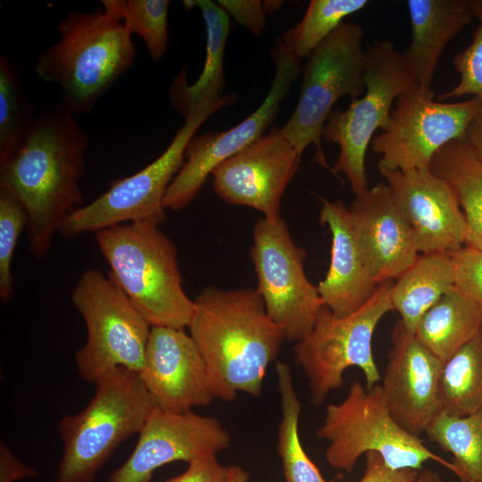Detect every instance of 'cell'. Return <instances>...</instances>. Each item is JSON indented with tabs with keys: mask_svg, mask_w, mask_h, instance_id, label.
<instances>
[{
	"mask_svg": "<svg viewBox=\"0 0 482 482\" xmlns=\"http://www.w3.org/2000/svg\"><path fill=\"white\" fill-rule=\"evenodd\" d=\"M88 137L62 106L37 112L20 148L0 162V187L22 204L30 253L46 257L64 221L85 204L80 180Z\"/></svg>",
	"mask_w": 482,
	"mask_h": 482,
	"instance_id": "6da1fadb",
	"label": "cell"
},
{
	"mask_svg": "<svg viewBox=\"0 0 482 482\" xmlns=\"http://www.w3.org/2000/svg\"><path fill=\"white\" fill-rule=\"evenodd\" d=\"M187 328L207 368L215 398L262 394L269 365L286 338L256 289L204 288Z\"/></svg>",
	"mask_w": 482,
	"mask_h": 482,
	"instance_id": "7a4b0ae2",
	"label": "cell"
},
{
	"mask_svg": "<svg viewBox=\"0 0 482 482\" xmlns=\"http://www.w3.org/2000/svg\"><path fill=\"white\" fill-rule=\"evenodd\" d=\"M59 40L37 54L39 79L56 84L61 106L88 114L114 82L134 63L132 35L103 6L71 12L58 25Z\"/></svg>",
	"mask_w": 482,
	"mask_h": 482,
	"instance_id": "3957f363",
	"label": "cell"
},
{
	"mask_svg": "<svg viewBox=\"0 0 482 482\" xmlns=\"http://www.w3.org/2000/svg\"><path fill=\"white\" fill-rule=\"evenodd\" d=\"M159 223L137 220L96 232L108 276L151 327L185 328L195 303L186 294L177 248Z\"/></svg>",
	"mask_w": 482,
	"mask_h": 482,
	"instance_id": "277c9868",
	"label": "cell"
},
{
	"mask_svg": "<svg viewBox=\"0 0 482 482\" xmlns=\"http://www.w3.org/2000/svg\"><path fill=\"white\" fill-rule=\"evenodd\" d=\"M94 385L87 405L59 421L62 453L54 482H95L117 447L139 433L156 407L136 371L117 368Z\"/></svg>",
	"mask_w": 482,
	"mask_h": 482,
	"instance_id": "5b68a950",
	"label": "cell"
},
{
	"mask_svg": "<svg viewBox=\"0 0 482 482\" xmlns=\"http://www.w3.org/2000/svg\"><path fill=\"white\" fill-rule=\"evenodd\" d=\"M317 436L327 440L325 458L334 469L352 472L359 458L377 453L395 470H422L433 461L458 476L456 466L402 428L391 415L379 384L370 388L353 382L345 399L329 403Z\"/></svg>",
	"mask_w": 482,
	"mask_h": 482,
	"instance_id": "8992f818",
	"label": "cell"
},
{
	"mask_svg": "<svg viewBox=\"0 0 482 482\" xmlns=\"http://www.w3.org/2000/svg\"><path fill=\"white\" fill-rule=\"evenodd\" d=\"M365 91L345 110L335 109L322 129V138L339 146L331 171L343 173L355 196L368 189L365 157L372 137L383 129L402 94L419 88L403 53L387 39L366 47Z\"/></svg>",
	"mask_w": 482,
	"mask_h": 482,
	"instance_id": "52a82bcc",
	"label": "cell"
},
{
	"mask_svg": "<svg viewBox=\"0 0 482 482\" xmlns=\"http://www.w3.org/2000/svg\"><path fill=\"white\" fill-rule=\"evenodd\" d=\"M71 299L87 329L74 355L80 378L94 384L117 368L139 373L152 327L108 274L86 270Z\"/></svg>",
	"mask_w": 482,
	"mask_h": 482,
	"instance_id": "ba28073f",
	"label": "cell"
},
{
	"mask_svg": "<svg viewBox=\"0 0 482 482\" xmlns=\"http://www.w3.org/2000/svg\"><path fill=\"white\" fill-rule=\"evenodd\" d=\"M393 282L378 285L363 306L345 317H336L323 304L312 331L295 344V361L307 378L314 405H321L332 390L344 385V373L348 368L357 367L362 370L367 388L380 380L372 338L379 321L393 311L390 301Z\"/></svg>",
	"mask_w": 482,
	"mask_h": 482,
	"instance_id": "9c48e42d",
	"label": "cell"
},
{
	"mask_svg": "<svg viewBox=\"0 0 482 482\" xmlns=\"http://www.w3.org/2000/svg\"><path fill=\"white\" fill-rule=\"evenodd\" d=\"M363 40L360 24L343 22L312 52L303 69L296 107L280 129L301 156L312 144L315 161L328 169L321 147L322 129L339 98L347 96L352 101L365 91Z\"/></svg>",
	"mask_w": 482,
	"mask_h": 482,
	"instance_id": "30bf717a",
	"label": "cell"
},
{
	"mask_svg": "<svg viewBox=\"0 0 482 482\" xmlns=\"http://www.w3.org/2000/svg\"><path fill=\"white\" fill-rule=\"evenodd\" d=\"M235 99L233 95L223 96L197 109L185 119L162 154L137 173L113 182L100 196L75 211L64 221L59 234L64 238H74L131 221L163 222L166 219L163 200L185 162L188 142L210 116Z\"/></svg>",
	"mask_w": 482,
	"mask_h": 482,
	"instance_id": "8fae6325",
	"label": "cell"
},
{
	"mask_svg": "<svg viewBox=\"0 0 482 482\" xmlns=\"http://www.w3.org/2000/svg\"><path fill=\"white\" fill-rule=\"evenodd\" d=\"M250 257L257 275L256 290L268 314L283 328L287 340H303L312 331L323 302L304 272L306 252L295 245L281 217L255 222Z\"/></svg>",
	"mask_w": 482,
	"mask_h": 482,
	"instance_id": "7c38bea8",
	"label": "cell"
},
{
	"mask_svg": "<svg viewBox=\"0 0 482 482\" xmlns=\"http://www.w3.org/2000/svg\"><path fill=\"white\" fill-rule=\"evenodd\" d=\"M481 107L479 97L444 103L434 99L432 90L416 88L402 94L386 126L371 141V150L380 156L378 170L429 168L445 145L465 137Z\"/></svg>",
	"mask_w": 482,
	"mask_h": 482,
	"instance_id": "4fadbf2b",
	"label": "cell"
},
{
	"mask_svg": "<svg viewBox=\"0 0 482 482\" xmlns=\"http://www.w3.org/2000/svg\"><path fill=\"white\" fill-rule=\"evenodd\" d=\"M271 54L274 76L263 102L235 127L222 132L209 131L190 139L185 151V162L165 195V209L178 211L190 204L219 164L262 136L274 121L281 101L301 72V60L279 37Z\"/></svg>",
	"mask_w": 482,
	"mask_h": 482,
	"instance_id": "5bb4252c",
	"label": "cell"
},
{
	"mask_svg": "<svg viewBox=\"0 0 482 482\" xmlns=\"http://www.w3.org/2000/svg\"><path fill=\"white\" fill-rule=\"evenodd\" d=\"M301 158L274 127L213 170V189L230 204L252 207L267 219L279 218L281 197Z\"/></svg>",
	"mask_w": 482,
	"mask_h": 482,
	"instance_id": "9a60e30c",
	"label": "cell"
},
{
	"mask_svg": "<svg viewBox=\"0 0 482 482\" xmlns=\"http://www.w3.org/2000/svg\"><path fill=\"white\" fill-rule=\"evenodd\" d=\"M230 441L229 433L214 417L155 407L139 431L133 452L111 473L108 482H150L160 467L217 454L226 450Z\"/></svg>",
	"mask_w": 482,
	"mask_h": 482,
	"instance_id": "2e32d148",
	"label": "cell"
},
{
	"mask_svg": "<svg viewBox=\"0 0 482 482\" xmlns=\"http://www.w3.org/2000/svg\"><path fill=\"white\" fill-rule=\"evenodd\" d=\"M411 229L420 253H449L465 245L467 224L452 187L429 168L378 170Z\"/></svg>",
	"mask_w": 482,
	"mask_h": 482,
	"instance_id": "e0dca14e",
	"label": "cell"
},
{
	"mask_svg": "<svg viewBox=\"0 0 482 482\" xmlns=\"http://www.w3.org/2000/svg\"><path fill=\"white\" fill-rule=\"evenodd\" d=\"M156 407L185 413L214 399L204 361L184 328L152 327L138 373Z\"/></svg>",
	"mask_w": 482,
	"mask_h": 482,
	"instance_id": "ac0fdd59",
	"label": "cell"
},
{
	"mask_svg": "<svg viewBox=\"0 0 482 482\" xmlns=\"http://www.w3.org/2000/svg\"><path fill=\"white\" fill-rule=\"evenodd\" d=\"M381 388L391 415L406 431L420 436L440 411L438 398L443 362L423 346L398 320Z\"/></svg>",
	"mask_w": 482,
	"mask_h": 482,
	"instance_id": "d6986e66",
	"label": "cell"
},
{
	"mask_svg": "<svg viewBox=\"0 0 482 482\" xmlns=\"http://www.w3.org/2000/svg\"><path fill=\"white\" fill-rule=\"evenodd\" d=\"M359 242L378 285L395 280L420 255L391 189L380 183L348 207Z\"/></svg>",
	"mask_w": 482,
	"mask_h": 482,
	"instance_id": "ffe728a7",
	"label": "cell"
},
{
	"mask_svg": "<svg viewBox=\"0 0 482 482\" xmlns=\"http://www.w3.org/2000/svg\"><path fill=\"white\" fill-rule=\"evenodd\" d=\"M320 221L331 234L330 262L317 285L320 296L336 317L347 316L363 306L378 283L355 232L348 207L342 200L321 198Z\"/></svg>",
	"mask_w": 482,
	"mask_h": 482,
	"instance_id": "44dd1931",
	"label": "cell"
},
{
	"mask_svg": "<svg viewBox=\"0 0 482 482\" xmlns=\"http://www.w3.org/2000/svg\"><path fill=\"white\" fill-rule=\"evenodd\" d=\"M407 6L411 38L402 53L418 87L431 90L445 47L474 17L469 0H409Z\"/></svg>",
	"mask_w": 482,
	"mask_h": 482,
	"instance_id": "7402d4cb",
	"label": "cell"
},
{
	"mask_svg": "<svg viewBox=\"0 0 482 482\" xmlns=\"http://www.w3.org/2000/svg\"><path fill=\"white\" fill-rule=\"evenodd\" d=\"M187 9L199 8L206 29V54L202 72L188 84L183 69L173 79L169 98L172 106L187 119L200 107L221 98L224 87L223 61L229 32V16L210 0H185Z\"/></svg>",
	"mask_w": 482,
	"mask_h": 482,
	"instance_id": "603a6c76",
	"label": "cell"
},
{
	"mask_svg": "<svg viewBox=\"0 0 482 482\" xmlns=\"http://www.w3.org/2000/svg\"><path fill=\"white\" fill-rule=\"evenodd\" d=\"M454 282L449 253L420 254L393 282L390 291L393 311L399 313L407 330L414 334L422 315L454 287Z\"/></svg>",
	"mask_w": 482,
	"mask_h": 482,
	"instance_id": "cb8c5ba5",
	"label": "cell"
},
{
	"mask_svg": "<svg viewBox=\"0 0 482 482\" xmlns=\"http://www.w3.org/2000/svg\"><path fill=\"white\" fill-rule=\"evenodd\" d=\"M482 328V309L455 286L420 319L414 336L445 362Z\"/></svg>",
	"mask_w": 482,
	"mask_h": 482,
	"instance_id": "d4e9b609",
	"label": "cell"
},
{
	"mask_svg": "<svg viewBox=\"0 0 482 482\" xmlns=\"http://www.w3.org/2000/svg\"><path fill=\"white\" fill-rule=\"evenodd\" d=\"M429 169L456 195L467 224L465 245L482 251V161L462 138L445 145Z\"/></svg>",
	"mask_w": 482,
	"mask_h": 482,
	"instance_id": "484cf974",
	"label": "cell"
},
{
	"mask_svg": "<svg viewBox=\"0 0 482 482\" xmlns=\"http://www.w3.org/2000/svg\"><path fill=\"white\" fill-rule=\"evenodd\" d=\"M440 411L465 416L482 409V328L444 363Z\"/></svg>",
	"mask_w": 482,
	"mask_h": 482,
	"instance_id": "4316f807",
	"label": "cell"
},
{
	"mask_svg": "<svg viewBox=\"0 0 482 482\" xmlns=\"http://www.w3.org/2000/svg\"><path fill=\"white\" fill-rule=\"evenodd\" d=\"M276 377L281 409L277 452L286 482H329L323 478L302 445L299 435L302 405L294 386L290 367L286 362H277Z\"/></svg>",
	"mask_w": 482,
	"mask_h": 482,
	"instance_id": "83f0119b",
	"label": "cell"
},
{
	"mask_svg": "<svg viewBox=\"0 0 482 482\" xmlns=\"http://www.w3.org/2000/svg\"><path fill=\"white\" fill-rule=\"evenodd\" d=\"M425 434L453 456L459 479L482 482V409L465 416L439 411Z\"/></svg>",
	"mask_w": 482,
	"mask_h": 482,
	"instance_id": "f1b7e54d",
	"label": "cell"
},
{
	"mask_svg": "<svg viewBox=\"0 0 482 482\" xmlns=\"http://www.w3.org/2000/svg\"><path fill=\"white\" fill-rule=\"evenodd\" d=\"M367 0H312L303 19L279 37L298 59L312 52L332 34L347 16L363 9Z\"/></svg>",
	"mask_w": 482,
	"mask_h": 482,
	"instance_id": "f546056e",
	"label": "cell"
},
{
	"mask_svg": "<svg viewBox=\"0 0 482 482\" xmlns=\"http://www.w3.org/2000/svg\"><path fill=\"white\" fill-rule=\"evenodd\" d=\"M36 114L23 94L12 62L0 55V162L22 145Z\"/></svg>",
	"mask_w": 482,
	"mask_h": 482,
	"instance_id": "4dcf8cb0",
	"label": "cell"
},
{
	"mask_svg": "<svg viewBox=\"0 0 482 482\" xmlns=\"http://www.w3.org/2000/svg\"><path fill=\"white\" fill-rule=\"evenodd\" d=\"M168 0H104L102 6L122 21L131 35L139 36L153 61L168 47Z\"/></svg>",
	"mask_w": 482,
	"mask_h": 482,
	"instance_id": "1f68e13d",
	"label": "cell"
},
{
	"mask_svg": "<svg viewBox=\"0 0 482 482\" xmlns=\"http://www.w3.org/2000/svg\"><path fill=\"white\" fill-rule=\"evenodd\" d=\"M27 224V213L21 201L9 189L0 187V299L4 303L12 296V256Z\"/></svg>",
	"mask_w": 482,
	"mask_h": 482,
	"instance_id": "d6a6232c",
	"label": "cell"
},
{
	"mask_svg": "<svg viewBox=\"0 0 482 482\" xmlns=\"http://www.w3.org/2000/svg\"><path fill=\"white\" fill-rule=\"evenodd\" d=\"M473 17L478 24L473 38L463 51L458 53L453 65L460 74L459 83L451 90L437 96L438 101L453 97L472 96L482 98V0H469Z\"/></svg>",
	"mask_w": 482,
	"mask_h": 482,
	"instance_id": "836d02e7",
	"label": "cell"
},
{
	"mask_svg": "<svg viewBox=\"0 0 482 482\" xmlns=\"http://www.w3.org/2000/svg\"><path fill=\"white\" fill-rule=\"evenodd\" d=\"M454 268V286L482 309V251L463 245L449 252Z\"/></svg>",
	"mask_w": 482,
	"mask_h": 482,
	"instance_id": "e575fe53",
	"label": "cell"
},
{
	"mask_svg": "<svg viewBox=\"0 0 482 482\" xmlns=\"http://www.w3.org/2000/svg\"><path fill=\"white\" fill-rule=\"evenodd\" d=\"M229 467L219 461L217 454H204L189 461L183 473L165 482H227Z\"/></svg>",
	"mask_w": 482,
	"mask_h": 482,
	"instance_id": "d590c367",
	"label": "cell"
},
{
	"mask_svg": "<svg viewBox=\"0 0 482 482\" xmlns=\"http://www.w3.org/2000/svg\"><path fill=\"white\" fill-rule=\"evenodd\" d=\"M217 4L237 22L254 35L265 28V12L260 0H218Z\"/></svg>",
	"mask_w": 482,
	"mask_h": 482,
	"instance_id": "8d00e7d4",
	"label": "cell"
},
{
	"mask_svg": "<svg viewBox=\"0 0 482 482\" xmlns=\"http://www.w3.org/2000/svg\"><path fill=\"white\" fill-rule=\"evenodd\" d=\"M364 474L358 482H415L420 470L388 467L377 453H367Z\"/></svg>",
	"mask_w": 482,
	"mask_h": 482,
	"instance_id": "74e56055",
	"label": "cell"
},
{
	"mask_svg": "<svg viewBox=\"0 0 482 482\" xmlns=\"http://www.w3.org/2000/svg\"><path fill=\"white\" fill-rule=\"evenodd\" d=\"M39 472L22 462L3 441L0 443V482L36 478Z\"/></svg>",
	"mask_w": 482,
	"mask_h": 482,
	"instance_id": "f35d334b",
	"label": "cell"
},
{
	"mask_svg": "<svg viewBox=\"0 0 482 482\" xmlns=\"http://www.w3.org/2000/svg\"><path fill=\"white\" fill-rule=\"evenodd\" d=\"M464 139L482 161V107L471 120Z\"/></svg>",
	"mask_w": 482,
	"mask_h": 482,
	"instance_id": "ab89813d",
	"label": "cell"
},
{
	"mask_svg": "<svg viewBox=\"0 0 482 482\" xmlns=\"http://www.w3.org/2000/svg\"><path fill=\"white\" fill-rule=\"evenodd\" d=\"M227 482H249V474L242 467L229 466Z\"/></svg>",
	"mask_w": 482,
	"mask_h": 482,
	"instance_id": "60d3db41",
	"label": "cell"
},
{
	"mask_svg": "<svg viewBox=\"0 0 482 482\" xmlns=\"http://www.w3.org/2000/svg\"><path fill=\"white\" fill-rule=\"evenodd\" d=\"M415 482H441V478L436 470L422 469Z\"/></svg>",
	"mask_w": 482,
	"mask_h": 482,
	"instance_id": "b9f144b4",
	"label": "cell"
},
{
	"mask_svg": "<svg viewBox=\"0 0 482 482\" xmlns=\"http://www.w3.org/2000/svg\"><path fill=\"white\" fill-rule=\"evenodd\" d=\"M283 2L278 0H270L262 2L265 13H272L280 9Z\"/></svg>",
	"mask_w": 482,
	"mask_h": 482,
	"instance_id": "7bdbcfd3",
	"label": "cell"
},
{
	"mask_svg": "<svg viewBox=\"0 0 482 482\" xmlns=\"http://www.w3.org/2000/svg\"><path fill=\"white\" fill-rule=\"evenodd\" d=\"M457 482H470V481H467V480H461V479H460V480H459V481H457Z\"/></svg>",
	"mask_w": 482,
	"mask_h": 482,
	"instance_id": "ee69618b",
	"label": "cell"
}]
</instances>
